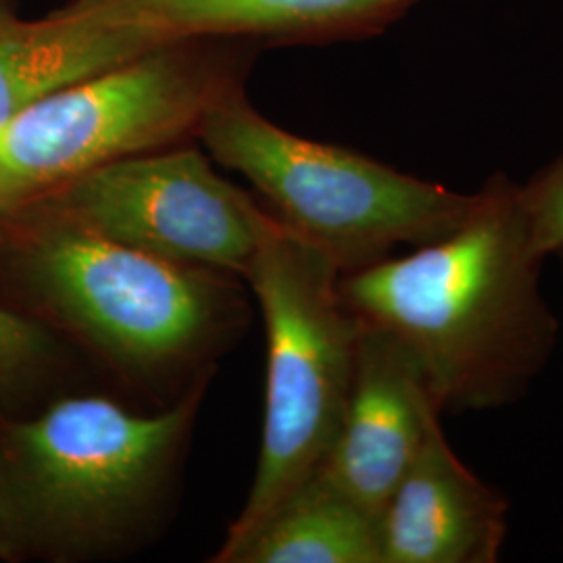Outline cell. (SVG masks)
<instances>
[{"mask_svg": "<svg viewBox=\"0 0 563 563\" xmlns=\"http://www.w3.org/2000/svg\"><path fill=\"white\" fill-rule=\"evenodd\" d=\"M520 202L532 249L541 260L553 257L563 246V151L520 184Z\"/></svg>", "mask_w": 563, "mask_h": 563, "instance_id": "cell-13", "label": "cell"}, {"mask_svg": "<svg viewBox=\"0 0 563 563\" xmlns=\"http://www.w3.org/2000/svg\"><path fill=\"white\" fill-rule=\"evenodd\" d=\"M199 397L139 416L69 397L0 426V558L84 560L141 537L172 478Z\"/></svg>", "mask_w": 563, "mask_h": 563, "instance_id": "cell-2", "label": "cell"}, {"mask_svg": "<svg viewBox=\"0 0 563 563\" xmlns=\"http://www.w3.org/2000/svg\"><path fill=\"white\" fill-rule=\"evenodd\" d=\"M509 501L457 457L437 423L380 514L383 563H495Z\"/></svg>", "mask_w": 563, "mask_h": 563, "instance_id": "cell-9", "label": "cell"}, {"mask_svg": "<svg viewBox=\"0 0 563 563\" xmlns=\"http://www.w3.org/2000/svg\"><path fill=\"white\" fill-rule=\"evenodd\" d=\"M218 162L251 181L276 218L325 251L342 274L390 257L401 244L444 239L470 216L462 195L401 174L349 148L309 141L265 120L239 88L202 120Z\"/></svg>", "mask_w": 563, "mask_h": 563, "instance_id": "cell-5", "label": "cell"}, {"mask_svg": "<svg viewBox=\"0 0 563 563\" xmlns=\"http://www.w3.org/2000/svg\"><path fill=\"white\" fill-rule=\"evenodd\" d=\"M244 276L267 330L265 416L255 481L222 549L241 543L322 467L349 402L360 339L341 267L272 213Z\"/></svg>", "mask_w": 563, "mask_h": 563, "instance_id": "cell-3", "label": "cell"}, {"mask_svg": "<svg viewBox=\"0 0 563 563\" xmlns=\"http://www.w3.org/2000/svg\"><path fill=\"white\" fill-rule=\"evenodd\" d=\"M163 44L146 27L74 4L38 21L0 20V128L44 97Z\"/></svg>", "mask_w": 563, "mask_h": 563, "instance_id": "cell-11", "label": "cell"}, {"mask_svg": "<svg viewBox=\"0 0 563 563\" xmlns=\"http://www.w3.org/2000/svg\"><path fill=\"white\" fill-rule=\"evenodd\" d=\"M439 418L422 365L409 346L380 325L360 320L351 395L320 470L367 509L383 514Z\"/></svg>", "mask_w": 563, "mask_h": 563, "instance_id": "cell-8", "label": "cell"}, {"mask_svg": "<svg viewBox=\"0 0 563 563\" xmlns=\"http://www.w3.org/2000/svg\"><path fill=\"white\" fill-rule=\"evenodd\" d=\"M418 0H71L165 42H328L383 32Z\"/></svg>", "mask_w": 563, "mask_h": 563, "instance_id": "cell-10", "label": "cell"}, {"mask_svg": "<svg viewBox=\"0 0 563 563\" xmlns=\"http://www.w3.org/2000/svg\"><path fill=\"white\" fill-rule=\"evenodd\" d=\"M520 184L497 172L444 239L341 276L346 307L409 346L441 413L522 401L560 339Z\"/></svg>", "mask_w": 563, "mask_h": 563, "instance_id": "cell-1", "label": "cell"}, {"mask_svg": "<svg viewBox=\"0 0 563 563\" xmlns=\"http://www.w3.org/2000/svg\"><path fill=\"white\" fill-rule=\"evenodd\" d=\"M55 344L38 323L0 307V393H11L53 360Z\"/></svg>", "mask_w": 563, "mask_h": 563, "instance_id": "cell-14", "label": "cell"}, {"mask_svg": "<svg viewBox=\"0 0 563 563\" xmlns=\"http://www.w3.org/2000/svg\"><path fill=\"white\" fill-rule=\"evenodd\" d=\"M244 69L232 42H169L25 107L0 128V213L197 136L205 115L242 88Z\"/></svg>", "mask_w": 563, "mask_h": 563, "instance_id": "cell-4", "label": "cell"}, {"mask_svg": "<svg viewBox=\"0 0 563 563\" xmlns=\"http://www.w3.org/2000/svg\"><path fill=\"white\" fill-rule=\"evenodd\" d=\"M23 269L44 307L130 372H162L205 349L223 322V286L36 207ZM20 211V209H18Z\"/></svg>", "mask_w": 563, "mask_h": 563, "instance_id": "cell-6", "label": "cell"}, {"mask_svg": "<svg viewBox=\"0 0 563 563\" xmlns=\"http://www.w3.org/2000/svg\"><path fill=\"white\" fill-rule=\"evenodd\" d=\"M213 562L383 563L380 514L318 470Z\"/></svg>", "mask_w": 563, "mask_h": 563, "instance_id": "cell-12", "label": "cell"}, {"mask_svg": "<svg viewBox=\"0 0 563 563\" xmlns=\"http://www.w3.org/2000/svg\"><path fill=\"white\" fill-rule=\"evenodd\" d=\"M553 257H558V262H560V267H562V276H563V246L553 255Z\"/></svg>", "mask_w": 563, "mask_h": 563, "instance_id": "cell-16", "label": "cell"}, {"mask_svg": "<svg viewBox=\"0 0 563 563\" xmlns=\"http://www.w3.org/2000/svg\"><path fill=\"white\" fill-rule=\"evenodd\" d=\"M4 18H11V15H9V11H7L4 0H0V20H4Z\"/></svg>", "mask_w": 563, "mask_h": 563, "instance_id": "cell-15", "label": "cell"}, {"mask_svg": "<svg viewBox=\"0 0 563 563\" xmlns=\"http://www.w3.org/2000/svg\"><path fill=\"white\" fill-rule=\"evenodd\" d=\"M36 207L165 262L246 274L267 211L197 148H162L60 184Z\"/></svg>", "mask_w": 563, "mask_h": 563, "instance_id": "cell-7", "label": "cell"}]
</instances>
